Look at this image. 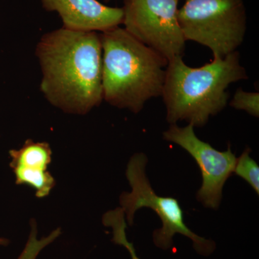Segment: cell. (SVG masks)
Returning a JSON list of instances; mask_svg holds the SVG:
<instances>
[{
	"mask_svg": "<svg viewBox=\"0 0 259 259\" xmlns=\"http://www.w3.org/2000/svg\"><path fill=\"white\" fill-rule=\"evenodd\" d=\"M44 9L56 12L63 28L80 31L105 32L123 21V9L111 8L97 0H40Z\"/></svg>",
	"mask_w": 259,
	"mask_h": 259,
	"instance_id": "obj_8",
	"label": "cell"
},
{
	"mask_svg": "<svg viewBox=\"0 0 259 259\" xmlns=\"http://www.w3.org/2000/svg\"><path fill=\"white\" fill-rule=\"evenodd\" d=\"M194 128L190 124L184 127L172 124L163 132V139L181 146L195 160L202 177L197 200L207 208L218 209L222 201L223 187L233 174L237 157L230 145L226 151H218L199 139Z\"/></svg>",
	"mask_w": 259,
	"mask_h": 259,
	"instance_id": "obj_7",
	"label": "cell"
},
{
	"mask_svg": "<svg viewBox=\"0 0 259 259\" xmlns=\"http://www.w3.org/2000/svg\"><path fill=\"white\" fill-rule=\"evenodd\" d=\"M178 20L186 40L208 47L218 59L236 51L246 30L243 0H186Z\"/></svg>",
	"mask_w": 259,
	"mask_h": 259,
	"instance_id": "obj_5",
	"label": "cell"
},
{
	"mask_svg": "<svg viewBox=\"0 0 259 259\" xmlns=\"http://www.w3.org/2000/svg\"><path fill=\"white\" fill-rule=\"evenodd\" d=\"M147 163V156L143 153L134 154L127 163L125 175L131 192H122L120 197V207L125 213L127 224L134 225L135 214L139 209H151L162 223L161 228L153 232V243L157 248L170 249L173 246L174 236L181 234L190 238L198 254L204 256L212 254L216 243L191 231L185 224L179 201L174 197L158 195L153 190L146 175Z\"/></svg>",
	"mask_w": 259,
	"mask_h": 259,
	"instance_id": "obj_4",
	"label": "cell"
},
{
	"mask_svg": "<svg viewBox=\"0 0 259 259\" xmlns=\"http://www.w3.org/2000/svg\"><path fill=\"white\" fill-rule=\"evenodd\" d=\"M40 91L66 113L86 115L103 100L100 35L62 28L48 32L35 50Z\"/></svg>",
	"mask_w": 259,
	"mask_h": 259,
	"instance_id": "obj_1",
	"label": "cell"
},
{
	"mask_svg": "<svg viewBox=\"0 0 259 259\" xmlns=\"http://www.w3.org/2000/svg\"><path fill=\"white\" fill-rule=\"evenodd\" d=\"M104 226L111 228L112 230V242L115 244L122 245L128 250L132 259H141L136 253L134 244L127 240L126 236V222L125 213L120 207L108 211L102 218Z\"/></svg>",
	"mask_w": 259,
	"mask_h": 259,
	"instance_id": "obj_10",
	"label": "cell"
},
{
	"mask_svg": "<svg viewBox=\"0 0 259 259\" xmlns=\"http://www.w3.org/2000/svg\"><path fill=\"white\" fill-rule=\"evenodd\" d=\"M179 0H125V29L169 61L182 56L185 38L178 20Z\"/></svg>",
	"mask_w": 259,
	"mask_h": 259,
	"instance_id": "obj_6",
	"label": "cell"
},
{
	"mask_svg": "<svg viewBox=\"0 0 259 259\" xmlns=\"http://www.w3.org/2000/svg\"><path fill=\"white\" fill-rule=\"evenodd\" d=\"M30 226L31 230L28 241L18 259H36L40 251L53 242L55 241L61 234V228H57L51 232L49 236L44 237L41 239H37V224L35 220H31Z\"/></svg>",
	"mask_w": 259,
	"mask_h": 259,
	"instance_id": "obj_12",
	"label": "cell"
},
{
	"mask_svg": "<svg viewBox=\"0 0 259 259\" xmlns=\"http://www.w3.org/2000/svg\"><path fill=\"white\" fill-rule=\"evenodd\" d=\"M251 150L246 148L241 156L237 158L233 173L244 180L259 195V166L254 159L250 157Z\"/></svg>",
	"mask_w": 259,
	"mask_h": 259,
	"instance_id": "obj_11",
	"label": "cell"
},
{
	"mask_svg": "<svg viewBox=\"0 0 259 259\" xmlns=\"http://www.w3.org/2000/svg\"><path fill=\"white\" fill-rule=\"evenodd\" d=\"M248 78L237 51L199 68L187 66L182 56H177L168 62L162 91L167 122L203 127L226 107L230 84Z\"/></svg>",
	"mask_w": 259,
	"mask_h": 259,
	"instance_id": "obj_3",
	"label": "cell"
},
{
	"mask_svg": "<svg viewBox=\"0 0 259 259\" xmlns=\"http://www.w3.org/2000/svg\"><path fill=\"white\" fill-rule=\"evenodd\" d=\"M10 243V241L7 238H2L0 237V245H3V246H7Z\"/></svg>",
	"mask_w": 259,
	"mask_h": 259,
	"instance_id": "obj_14",
	"label": "cell"
},
{
	"mask_svg": "<svg viewBox=\"0 0 259 259\" xmlns=\"http://www.w3.org/2000/svg\"><path fill=\"white\" fill-rule=\"evenodd\" d=\"M105 1L109 2L110 1V0H105Z\"/></svg>",
	"mask_w": 259,
	"mask_h": 259,
	"instance_id": "obj_15",
	"label": "cell"
},
{
	"mask_svg": "<svg viewBox=\"0 0 259 259\" xmlns=\"http://www.w3.org/2000/svg\"><path fill=\"white\" fill-rule=\"evenodd\" d=\"M230 105L236 110H244L250 115L259 116L258 93H248L238 89Z\"/></svg>",
	"mask_w": 259,
	"mask_h": 259,
	"instance_id": "obj_13",
	"label": "cell"
},
{
	"mask_svg": "<svg viewBox=\"0 0 259 259\" xmlns=\"http://www.w3.org/2000/svg\"><path fill=\"white\" fill-rule=\"evenodd\" d=\"M100 38L105 101L138 113L150 99L161 96L165 58L119 26L102 32Z\"/></svg>",
	"mask_w": 259,
	"mask_h": 259,
	"instance_id": "obj_2",
	"label": "cell"
},
{
	"mask_svg": "<svg viewBox=\"0 0 259 259\" xmlns=\"http://www.w3.org/2000/svg\"><path fill=\"white\" fill-rule=\"evenodd\" d=\"M9 154L16 185L32 187L37 198L49 196L56 185L55 179L48 170L52 160L50 145L28 139L23 147L10 150Z\"/></svg>",
	"mask_w": 259,
	"mask_h": 259,
	"instance_id": "obj_9",
	"label": "cell"
}]
</instances>
